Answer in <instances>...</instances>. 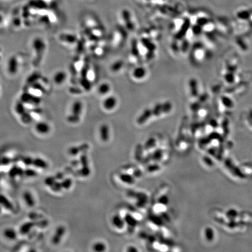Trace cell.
Here are the masks:
<instances>
[{"instance_id":"6da1fadb","label":"cell","mask_w":252,"mask_h":252,"mask_svg":"<svg viewBox=\"0 0 252 252\" xmlns=\"http://www.w3.org/2000/svg\"><path fill=\"white\" fill-rule=\"evenodd\" d=\"M83 109V104L81 101L77 100L74 102L71 105V114L68 116L67 121L71 124H77L79 123L82 113Z\"/></svg>"},{"instance_id":"7a4b0ae2","label":"cell","mask_w":252,"mask_h":252,"mask_svg":"<svg viewBox=\"0 0 252 252\" xmlns=\"http://www.w3.org/2000/svg\"><path fill=\"white\" fill-rule=\"evenodd\" d=\"M36 131L41 135H46L50 133L51 127L50 124L45 121H39L35 125Z\"/></svg>"},{"instance_id":"3957f363","label":"cell","mask_w":252,"mask_h":252,"mask_svg":"<svg viewBox=\"0 0 252 252\" xmlns=\"http://www.w3.org/2000/svg\"><path fill=\"white\" fill-rule=\"evenodd\" d=\"M65 232V228L64 226L60 225L55 230L54 236L53 237L52 243L55 245H58L60 243L62 237L64 235Z\"/></svg>"},{"instance_id":"277c9868","label":"cell","mask_w":252,"mask_h":252,"mask_svg":"<svg viewBox=\"0 0 252 252\" xmlns=\"http://www.w3.org/2000/svg\"><path fill=\"white\" fill-rule=\"evenodd\" d=\"M112 224L113 226L118 230H122L126 224L125 220L119 214H116L113 217Z\"/></svg>"},{"instance_id":"5b68a950","label":"cell","mask_w":252,"mask_h":252,"mask_svg":"<svg viewBox=\"0 0 252 252\" xmlns=\"http://www.w3.org/2000/svg\"><path fill=\"white\" fill-rule=\"evenodd\" d=\"M67 78V74L64 71H58L53 76V81L55 85H61L64 84Z\"/></svg>"},{"instance_id":"8992f818","label":"cell","mask_w":252,"mask_h":252,"mask_svg":"<svg viewBox=\"0 0 252 252\" xmlns=\"http://www.w3.org/2000/svg\"><path fill=\"white\" fill-rule=\"evenodd\" d=\"M117 105V99L114 96H109L106 98L103 102V107L107 111H110L115 108Z\"/></svg>"},{"instance_id":"52a82bcc","label":"cell","mask_w":252,"mask_h":252,"mask_svg":"<svg viewBox=\"0 0 252 252\" xmlns=\"http://www.w3.org/2000/svg\"><path fill=\"white\" fill-rule=\"evenodd\" d=\"M152 116L151 109H146L142 112V113L139 116L137 120V123L139 125H142L145 124L147 121Z\"/></svg>"},{"instance_id":"ba28073f","label":"cell","mask_w":252,"mask_h":252,"mask_svg":"<svg viewBox=\"0 0 252 252\" xmlns=\"http://www.w3.org/2000/svg\"><path fill=\"white\" fill-rule=\"evenodd\" d=\"M100 138L103 142H107L110 138V130L108 126L106 124L101 125L99 128Z\"/></svg>"},{"instance_id":"9c48e42d","label":"cell","mask_w":252,"mask_h":252,"mask_svg":"<svg viewBox=\"0 0 252 252\" xmlns=\"http://www.w3.org/2000/svg\"><path fill=\"white\" fill-rule=\"evenodd\" d=\"M120 180L128 185H132L135 183V178L128 173H122L119 175Z\"/></svg>"},{"instance_id":"30bf717a","label":"cell","mask_w":252,"mask_h":252,"mask_svg":"<svg viewBox=\"0 0 252 252\" xmlns=\"http://www.w3.org/2000/svg\"><path fill=\"white\" fill-rule=\"evenodd\" d=\"M33 47L37 55H41L45 49V44L40 39H36L33 41Z\"/></svg>"},{"instance_id":"8fae6325","label":"cell","mask_w":252,"mask_h":252,"mask_svg":"<svg viewBox=\"0 0 252 252\" xmlns=\"http://www.w3.org/2000/svg\"><path fill=\"white\" fill-rule=\"evenodd\" d=\"M18 60L15 57H11L8 62V71L11 74H16L18 71Z\"/></svg>"},{"instance_id":"7c38bea8","label":"cell","mask_w":252,"mask_h":252,"mask_svg":"<svg viewBox=\"0 0 252 252\" xmlns=\"http://www.w3.org/2000/svg\"><path fill=\"white\" fill-rule=\"evenodd\" d=\"M3 235L6 239L10 241H13L17 238L18 233L13 228H7L4 230Z\"/></svg>"},{"instance_id":"4fadbf2b","label":"cell","mask_w":252,"mask_h":252,"mask_svg":"<svg viewBox=\"0 0 252 252\" xmlns=\"http://www.w3.org/2000/svg\"><path fill=\"white\" fill-rule=\"evenodd\" d=\"M23 198L27 206L29 207H33L34 206L35 200L30 192H25L23 194Z\"/></svg>"},{"instance_id":"5bb4252c","label":"cell","mask_w":252,"mask_h":252,"mask_svg":"<svg viewBox=\"0 0 252 252\" xmlns=\"http://www.w3.org/2000/svg\"><path fill=\"white\" fill-rule=\"evenodd\" d=\"M34 225L35 223L33 222H27L23 224L20 227V233L22 235L27 234Z\"/></svg>"},{"instance_id":"9a60e30c","label":"cell","mask_w":252,"mask_h":252,"mask_svg":"<svg viewBox=\"0 0 252 252\" xmlns=\"http://www.w3.org/2000/svg\"><path fill=\"white\" fill-rule=\"evenodd\" d=\"M32 165L39 169H46L47 168V163L44 159L40 158L33 159Z\"/></svg>"},{"instance_id":"2e32d148","label":"cell","mask_w":252,"mask_h":252,"mask_svg":"<svg viewBox=\"0 0 252 252\" xmlns=\"http://www.w3.org/2000/svg\"><path fill=\"white\" fill-rule=\"evenodd\" d=\"M0 206L8 210L13 209L12 204L8 200V199L3 195H0Z\"/></svg>"},{"instance_id":"e0dca14e","label":"cell","mask_w":252,"mask_h":252,"mask_svg":"<svg viewBox=\"0 0 252 252\" xmlns=\"http://www.w3.org/2000/svg\"><path fill=\"white\" fill-rule=\"evenodd\" d=\"M133 74L135 78L141 79L145 76L146 71L142 67H138L134 69Z\"/></svg>"},{"instance_id":"ac0fdd59","label":"cell","mask_w":252,"mask_h":252,"mask_svg":"<svg viewBox=\"0 0 252 252\" xmlns=\"http://www.w3.org/2000/svg\"><path fill=\"white\" fill-rule=\"evenodd\" d=\"M106 245L102 242H97L92 246V249L94 252H105L106 251Z\"/></svg>"},{"instance_id":"d6986e66","label":"cell","mask_w":252,"mask_h":252,"mask_svg":"<svg viewBox=\"0 0 252 252\" xmlns=\"http://www.w3.org/2000/svg\"><path fill=\"white\" fill-rule=\"evenodd\" d=\"M110 88L108 84L103 83L100 85L99 86L98 88V92L100 95H105L107 94L110 91Z\"/></svg>"},{"instance_id":"ffe728a7","label":"cell","mask_w":252,"mask_h":252,"mask_svg":"<svg viewBox=\"0 0 252 252\" xmlns=\"http://www.w3.org/2000/svg\"><path fill=\"white\" fill-rule=\"evenodd\" d=\"M9 175L11 177H16V176H21L22 175H24V171L21 169L20 168L14 167L11 169L9 172Z\"/></svg>"},{"instance_id":"44dd1931","label":"cell","mask_w":252,"mask_h":252,"mask_svg":"<svg viewBox=\"0 0 252 252\" xmlns=\"http://www.w3.org/2000/svg\"><path fill=\"white\" fill-rule=\"evenodd\" d=\"M126 223L127 224V225L131 226V227H135L137 225V221L130 214H128L127 215V217L124 219Z\"/></svg>"},{"instance_id":"7402d4cb","label":"cell","mask_w":252,"mask_h":252,"mask_svg":"<svg viewBox=\"0 0 252 252\" xmlns=\"http://www.w3.org/2000/svg\"><path fill=\"white\" fill-rule=\"evenodd\" d=\"M61 185L62 187V189L68 190L69 189L71 188L72 185V181L71 179L69 178H67V179H64L61 182Z\"/></svg>"},{"instance_id":"603a6c76","label":"cell","mask_w":252,"mask_h":252,"mask_svg":"<svg viewBox=\"0 0 252 252\" xmlns=\"http://www.w3.org/2000/svg\"><path fill=\"white\" fill-rule=\"evenodd\" d=\"M169 197L167 196L166 195H164V196L160 197L158 199V204L163 205L164 206H167L169 204Z\"/></svg>"},{"instance_id":"cb8c5ba5","label":"cell","mask_w":252,"mask_h":252,"mask_svg":"<svg viewBox=\"0 0 252 252\" xmlns=\"http://www.w3.org/2000/svg\"><path fill=\"white\" fill-rule=\"evenodd\" d=\"M56 182V178L55 176H49L45 179L44 184L49 187H51Z\"/></svg>"},{"instance_id":"d4e9b609","label":"cell","mask_w":252,"mask_h":252,"mask_svg":"<svg viewBox=\"0 0 252 252\" xmlns=\"http://www.w3.org/2000/svg\"><path fill=\"white\" fill-rule=\"evenodd\" d=\"M50 187L54 192H56V193L60 192L62 189L61 183L57 182H55Z\"/></svg>"},{"instance_id":"484cf974","label":"cell","mask_w":252,"mask_h":252,"mask_svg":"<svg viewBox=\"0 0 252 252\" xmlns=\"http://www.w3.org/2000/svg\"><path fill=\"white\" fill-rule=\"evenodd\" d=\"M156 144V140L154 138H151L149 139L145 144V148L147 150L149 148H151L152 147H155Z\"/></svg>"},{"instance_id":"4316f807","label":"cell","mask_w":252,"mask_h":252,"mask_svg":"<svg viewBox=\"0 0 252 252\" xmlns=\"http://www.w3.org/2000/svg\"><path fill=\"white\" fill-rule=\"evenodd\" d=\"M81 175L83 176H88L91 173V170L88 166H84L81 169Z\"/></svg>"},{"instance_id":"83f0119b","label":"cell","mask_w":252,"mask_h":252,"mask_svg":"<svg viewBox=\"0 0 252 252\" xmlns=\"http://www.w3.org/2000/svg\"><path fill=\"white\" fill-rule=\"evenodd\" d=\"M24 174L29 177H34L36 175V172L33 169H28L24 171Z\"/></svg>"},{"instance_id":"f1b7e54d","label":"cell","mask_w":252,"mask_h":252,"mask_svg":"<svg viewBox=\"0 0 252 252\" xmlns=\"http://www.w3.org/2000/svg\"><path fill=\"white\" fill-rule=\"evenodd\" d=\"M79 151H80L79 148L77 147H72L69 150V153L73 156L77 155Z\"/></svg>"},{"instance_id":"f546056e","label":"cell","mask_w":252,"mask_h":252,"mask_svg":"<svg viewBox=\"0 0 252 252\" xmlns=\"http://www.w3.org/2000/svg\"><path fill=\"white\" fill-rule=\"evenodd\" d=\"M33 161V159L32 158H30V157H25L22 159V161H23V164L25 165H27V166H29L30 165H32Z\"/></svg>"},{"instance_id":"4dcf8cb0","label":"cell","mask_w":252,"mask_h":252,"mask_svg":"<svg viewBox=\"0 0 252 252\" xmlns=\"http://www.w3.org/2000/svg\"><path fill=\"white\" fill-rule=\"evenodd\" d=\"M81 162L83 166H88V158L85 155H84L81 156Z\"/></svg>"},{"instance_id":"1f68e13d","label":"cell","mask_w":252,"mask_h":252,"mask_svg":"<svg viewBox=\"0 0 252 252\" xmlns=\"http://www.w3.org/2000/svg\"><path fill=\"white\" fill-rule=\"evenodd\" d=\"M148 169L149 172H154V171L155 172L156 171L159 170V166L157 165H152L151 166H149Z\"/></svg>"},{"instance_id":"d6a6232c","label":"cell","mask_w":252,"mask_h":252,"mask_svg":"<svg viewBox=\"0 0 252 252\" xmlns=\"http://www.w3.org/2000/svg\"><path fill=\"white\" fill-rule=\"evenodd\" d=\"M126 251L128 252H138V250L137 248L133 246H130L127 248Z\"/></svg>"},{"instance_id":"836d02e7","label":"cell","mask_w":252,"mask_h":252,"mask_svg":"<svg viewBox=\"0 0 252 252\" xmlns=\"http://www.w3.org/2000/svg\"><path fill=\"white\" fill-rule=\"evenodd\" d=\"M210 228H207V230H206V237H207V239H209V240H210L211 238H212V237H211V235H212V232H211V230H210Z\"/></svg>"},{"instance_id":"e575fe53","label":"cell","mask_w":252,"mask_h":252,"mask_svg":"<svg viewBox=\"0 0 252 252\" xmlns=\"http://www.w3.org/2000/svg\"><path fill=\"white\" fill-rule=\"evenodd\" d=\"M155 159H157V160H159V159H160V158H161V157H162V151H156L155 152Z\"/></svg>"},{"instance_id":"d590c367","label":"cell","mask_w":252,"mask_h":252,"mask_svg":"<svg viewBox=\"0 0 252 252\" xmlns=\"http://www.w3.org/2000/svg\"><path fill=\"white\" fill-rule=\"evenodd\" d=\"M55 177L56 179H64V175H63V174L62 173H60V172L57 173L55 175Z\"/></svg>"},{"instance_id":"8d00e7d4","label":"cell","mask_w":252,"mask_h":252,"mask_svg":"<svg viewBox=\"0 0 252 252\" xmlns=\"http://www.w3.org/2000/svg\"><path fill=\"white\" fill-rule=\"evenodd\" d=\"M1 208H2V207L0 206V213H1Z\"/></svg>"},{"instance_id":"74e56055","label":"cell","mask_w":252,"mask_h":252,"mask_svg":"<svg viewBox=\"0 0 252 252\" xmlns=\"http://www.w3.org/2000/svg\"><path fill=\"white\" fill-rule=\"evenodd\" d=\"M0 179H1V177H0Z\"/></svg>"}]
</instances>
